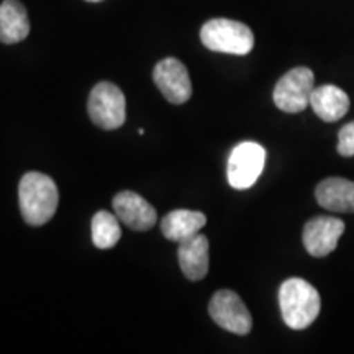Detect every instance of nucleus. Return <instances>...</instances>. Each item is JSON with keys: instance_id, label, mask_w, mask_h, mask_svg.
Here are the masks:
<instances>
[{"instance_id": "obj_1", "label": "nucleus", "mask_w": 354, "mask_h": 354, "mask_svg": "<svg viewBox=\"0 0 354 354\" xmlns=\"http://www.w3.org/2000/svg\"><path fill=\"white\" fill-rule=\"evenodd\" d=\"M20 212L32 227H41L56 214L59 203L57 185L50 176L41 172H26L19 185Z\"/></svg>"}, {"instance_id": "obj_2", "label": "nucleus", "mask_w": 354, "mask_h": 354, "mask_svg": "<svg viewBox=\"0 0 354 354\" xmlns=\"http://www.w3.org/2000/svg\"><path fill=\"white\" fill-rule=\"evenodd\" d=\"M279 305L286 325L292 330H304L317 320L322 299L310 282L292 277L282 282L279 289Z\"/></svg>"}, {"instance_id": "obj_3", "label": "nucleus", "mask_w": 354, "mask_h": 354, "mask_svg": "<svg viewBox=\"0 0 354 354\" xmlns=\"http://www.w3.org/2000/svg\"><path fill=\"white\" fill-rule=\"evenodd\" d=\"M203 46L216 53L245 56L253 50L254 35L241 21L228 19L209 20L201 30Z\"/></svg>"}, {"instance_id": "obj_4", "label": "nucleus", "mask_w": 354, "mask_h": 354, "mask_svg": "<svg viewBox=\"0 0 354 354\" xmlns=\"http://www.w3.org/2000/svg\"><path fill=\"white\" fill-rule=\"evenodd\" d=\"M91 120L102 130H117L127 120L123 92L112 82H99L88 97Z\"/></svg>"}, {"instance_id": "obj_5", "label": "nucleus", "mask_w": 354, "mask_h": 354, "mask_svg": "<svg viewBox=\"0 0 354 354\" xmlns=\"http://www.w3.org/2000/svg\"><path fill=\"white\" fill-rule=\"evenodd\" d=\"M315 86V76L308 68H294L289 73L279 79L274 87V104L279 110L287 113L304 112L310 105L313 87Z\"/></svg>"}, {"instance_id": "obj_6", "label": "nucleus", "mask_w": 354, "mask_h": 354, "mask_svg": "<svg viewBox=\"0 0 354 354\" xmlns=\"http://www.w3.org/2000/svg\"><path fill=\"white\" fill-rule=\"evenodd\" d=\"M266 151L254 141H245L233 149L228 159V183L232 187L243 190L251 187L264 169Z\"/></svg>"}, {"instance_id": "obj_7", "label": "nucleus", "mask_w": 354, "mask_h": 354, "mask_svg": "<svg viewBox=\"0 0 354 354\" xmlns=\"http://www.w3.org/2000/svg\"><path fill=\"white\" fill-rule=\"evenodd\" d=\"M209 313L216 325L234 335H248L253 328L250 310L233 290H218L209 304Z\"/></svg>"}, {"instance_id": "obj_8", "label": "nucleus", "mask_w": 354, "mask_h": 354, "mask_svg": "<svg viewBox=\"0 0 354 354\" xmlns=\"http://www.w3.org/2000/svg\"><path fill=\"white\" fill-rule=\"evenodd\" d=\"M343 233V220L336 216H315L304 228V246L313 258H325L336 250Z\"/></svg>"}, {"instance_id": "obj_9", "label": "nucleus", "mask_w": 354, "mask_h": 354, "mask_svg": "<svg viewBox=\"0 0 354 354\" xmlns=\"http://www.w3.org/2000/svg\"><path fill=\"white\" fill-rule=\"evenodd\" d=\"M153 79L161 94L171 104H185L192 97V82L187 68L176 57L159 61L153 71Z\"/></svg>"}, {"instance_id": "obj_10", "label": "nucleus", "mask_w": 354, "mask_h": 354, "mask_svg": "<svg viewBox=\"0 0 354 354\" xmlns=\"http://www.w3.org/2000/svg\"><path fill=\"white\" fill-rule=\"evenodd\" d=\"M113 209L118 218L135 232H148L156 223V210L138 194L123 190L113 198Z\"/></svg>"}, {"instance_id": "obj_11", "label": "nucleus", "mask_w": 354, "mask_h": 354, "mask_svg": "<svg viewBox=\"0 0 354 354\" xmlns=\"http://www.w3.org/2000/svg\"><path fill=\"white\" fill-rule=\"evenodd\" d=\"M177 258L189 281H202L209 272V240L205 234L197 233L179 243Z\"/></svg>"}, {"instance_id": "obj_12", "label": "nucleus", "mask_w": 354, "mask_h": 354, "mask_svg": "<svg viewBox=\"0 0 354 354\" xmlns=\"http://www.w3.org/2000/svg\"><path fill=\"white\" fill-rule=\"evenodd\" d=\"M317 202L323 209L339 214H354V183L343 177H328L315 189Z\"/></svg>"}, {"instance_id": "obj_13", "label": "nucleus", "mask_w": 354, "mask_h": 354, "mask_svg": "<svg viewBox=\"0 0 354 354\" xmlns=\"http://www.w3.org/2000/svg\"><path fill=\"white\" fill-rule=\"evenodd\" d=\"M310 105L323 122L333 123L342 120L348 113L349 97L343 88L336 87L333 84H325V86L313 88Z\"/></svg>"}, {"instance_id": "obj_14", "label": "nucleus", "mask_w": 354, "mask_h": 354, "mask_svg": "<svg viewBox=\"0 0 354 354\" xmlns=\"http://www.w3.org/2000/svg\"><path fill=\"white\" fill-rule=\"evenodd\" d=\"M30 33L28 13L19 0H3L0 6V41L15 44Z\"/></svg>"}, {"instance_id": "obj_15", "label": "nucleus", "mask_w": 354, "mask_h": 354, "mask_svg": "<svg viewBox=\"0 0 354 354\" xmlns=\"http://www.w3.org/2000/svg\"><path fill=\"white\" fill-rule=\"evenodd\" d=\"M207 216L196 210H174L161 221V232L169 241L183 243L205 227Z\"/></svg>"}, {"instance_id": "obj_16", "label": "nucleus", "mask_w": 354, "mask_h": 354, "mask_svg": "<svg viewBox=\"0 0 354 354\" xmlns=\"http://www.w3.org/2000/svg\"><path fill=\"white\" fill-rule=\"evenodd\" d=\"M122 236L118 220L110 212L100 210L92 218V241L100 250H109L117 245Z\"/></svg>"}, {"instance_id": "obj_17", "label": "nucleus", "mask_w": 354, "mask_h": 354, "mask_svg": "<svg viewBox=\"0 0 354 354\" xmlns=\"http://www.w3.org/2000/svg\"><path fill=\"white\" fill-rule=\"evenodd\" d=\"M338 153L344 158L354 156V122L344 125L338 133Z\"/></svg>"}, {"instance_id": "obj_18", "label": "nucleus", "mask_w": 354, "mask_h": 354, "mask_svg": "<svg viewBox=\"0 0 354 354\" xmlns=\"http://www.w3.org/2000/svg\"><path fill=\"white\" fill-rule=\"evenodd\" d=\"M87 2H102V0H87Z\"/></svg>"}]
</instances>
